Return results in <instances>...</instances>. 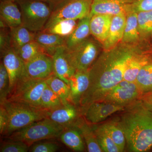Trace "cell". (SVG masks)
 <instances>
[{
	"label": "cell",
	"mask_w": 152,
	"mask_h": 152,
	"mask_svg": "<svg viewBox=\"0 0 152 152\" xmlns=\"http://www.w3.org/2000/svg\"><path fill=\"white\" fill-rule=\"evenodd\" d=\"M92 127L98 143L103 152H121L118 147L114 142L106 130L103 125L99 126L93 125Z\"/></svg>",
	"instance_id": "f1b7e54d"
},
{
	"label": "cell",
	"mask_w": 152,
	"mask_h": 152,
	"mask_svg": "<svg viewBox=\"0 0 152 152\" xmlns=\"http://www.w3.org/2000/svg\"><path fill=\"white\" fill-rule=\"evenodd\" d=\"M89 83V70L76 71L69 81L71 103L76 106H80L81 99L88 90Z\"/></svg>",
	"instance_id": "9a60e30c"
},
{
	"label": "cell",
	"mask_w": 152,
	"mask_h": 152,
	"mask_svg": "<svg viewBox=\"0 0 152 152\" xmlns=\"http://www.w3.org/2000/svg\"><path fill=\"white\" fill-rule=\"evenodd\" d=\"M15 50L25 64L38 55L45 53L42 48L35 41L26 44Z\"/></svg>",
	"instance_id": "d6a6232c"
},
{
	"label": "cell",
	"mask_w": 152,
	"mask_h": 152,
	"mask_svg": "<svg viewBox=\"0 0 152 152\" xmlns=\"http://www.w3.org/2000/svg\"><path fill=\"white\" fill-rule=\"evenodd\" d=\"M135 82L142 94L152 91V60L142 68Z\"/></svg>",
	"instance_id": "4dcf8cb0"
},
{
	"label": "cell",
	"mask_w": 152,
	"mask_h": 152,
	"mask_svg": "<svg viewBox=\"0 0 152 152\" xmlns=\"http://www.w3.org/2000/svg\"><path fill=\"white\" fill-rule=\"evenodd\" d=\"M47 86L46 80L25 79L17 84L7 100L41 108V96Z\"/></svg>",
	"instance_id": "52a82bcc"
},
{
	"label": "cell",
	"mask_w": 152,
	"mask_h": 152,
	"mask_svg": "<svg viewBox=\"0 0 152 152\" xmlns=\"http://www.w3.org/2000/svg\"><path fill=\"white\" fill-rule=\"evenodd\" d=\"M125 107L106 102H96L90 104L82 110L85 119L91 124L102 122L110 116L124 111Z\"/></svg>",
	"instance_id": "8fae6325"
},
{
	"label": "cell",
	"mask_w": 152,
	"mask_h": 152,
	"mask_svg": "<svg viewBox=\"0 0 152 152\" xmlns=\"http://www.w3.org/2000/svg\"><path fill=\"white\" fill-rule=\"evenodd\" d=\"M138 49L121 42L111 50H104L91 66L88 88L80 102L81 110L99 102L123 80L128 62Z\"/></svg>",
	"instance_id": "6da1fadb"
},
{
	"label": "cell",
	"mask_w": 152,
	"mask_h": 152,
	"mask_svg": "<svg viewBox=\"0 0 152 152\" xmlns=\"http://www.w3.org/2000/svg\"><path fill=\"white\" fill-rule=\"evenodd\" d=\"M92 3V0H63L55 6L46 26L63 19L83 18L89 15Z\"/></svg>",
	"instance_id": "ba28073f"
},
{
	"label": "cell",
	"mask_w": 152,
	"mask_h": 152,
	"mask_svg": "<svg viewBox=\"0 0 152 152\" xmlns=\"http://www.w3.org/2000/svg\"><path fill=\"white\" fill-rule=\"evenodd\" d=\"M9 118L7 129L4 136L8 137L14 132L47 117V110L21 103L7 100L3 105Z\"/></svg>",
	"instance_id": "3957f363"
},
{
	"label": "cell",
	"mask_w": 152,
	"mask_h": 152,
	"mask_svg": "<svg viewBox=\"0 0 152 152\" xmlns=\"http://www.w3.org/2000/svg\"><path fill=\"white\" fill-rule=\"evenodd\" d=\"M28 75L32 79L46 80L53 75L52 57L42 53L26 64Z\"/></svg>",
	"instance_id": "4fadbf2b"
},
{
	"label": "cell",
	"mask_w": 152,
	"mask_h": 152,
	"mask_svg": "<svg viewBox=\"0 0 152 152\" xmlns=\"http://www.w3.org/2000/svg\"><path fill=\"white\" fill-rule=\"evenodd\" d=\"M101 47L95 38L89 37L73 48L66 47V56L75 72L88 70L97 58Z\"/></svg>",
	"instance_id": "8992f818"
},
{
	"label": "cell",
	"mask_w": 152,
	"mask_h": 152,
	"mask_svg": "<svg viewBox=\"0 0 152 152\" xmlns=\"http://www.w3.org/2000/svg\"><path fill=\"white\" fill-rule=\"evenodd\" d=\"M59 137L63 143L71 149L76 151H84L85 147L83 137L78 130L75 127L65 128Z\"/></svg>",
	"instance_id": "d4e9b609"
},
{
	"label": "cell",
	"mask_w": 152,
	"mask_h": 152,
	"mask_svg": "<svg viewBox=\"0 0 152 152\" xmlns=\"http://www.w3.org/2000/svg\"><path fill=\"white\" fill-rule=\"evenodd\" d=\"M10 80V94L17 84L30 77L26 69V64L12 48L2 55Z\"/></svg>",
	"instance_id": "30bf717a"
},
{
	"label": "cell",
	"mask_w": 152,
	"mask_h": 152,
	"mask_svg": "<svg viewBox=\"0 0 152 152\" xmlns=\"http://www.w3.org/2000/svg\"><path fill=\"white\" fill-rule=\"evenodd\" d=\"M48 86L61 99L64 104L71 103L70 89L69 85L54 75L46 79Z\"/></svg>",
	"instance_id": "83f0119b"
},
{
	"label": "cell",
	"mask_w": 152,
	"mask_h": 152,
	"mask_svg": "<svg viewBox=\"0 0 152 152\" xmlns=\"http://www.w3.org/2000/svg\"><path fill=\"white\" fill-rule=\"evenodd\" d=\"M29 147L27 144L21 141L10 140L4 143L1 146V152H26L29 151Z\"/></svg>",
	"instance_id": "d590c367"
},
{
	"label": "cell",
	"mask_w": 152,
	"mask_h": 152,
	"mask_svg": "<svg viewBox=\"0 0 152 152\" xmlns=\"http://www.w3.org/2000/svg\"><path fill=\"white\" fill-rule=\"evenodd\" d=\"M126 19V15L124 13L113 16L107 37L102 45L104 50H111L121 42Z\"/></svg>",
	"instance_id": "e0dca14e"
},
{
	"label": "cell",
	"mask_w": 152,
	"mask_h": 152,
	"mask_svg": "<svg viewBox=\"0 0 152 152\" xmlns=\"http://www.w3.org/2000/svg\"><path fill=\"white\" fill-rule=\"evenodd\" d=\"M62 101L59 97L47 86L42 94L41 98V107L50 110L63 105Z\"/></svg>",
	"instance_id": "1f68e13d"
},
{
	"label": "cell",
	"mask_w": 152,
	"mask_h": 152,
	"mask_svg": "<svg viewBox=\"0 0 152 152\" xmlns=\"http://www.w3.org/2000/svg\"><path fill=\"white\" fill-rule=\"evenodd\" d=\"M58 149L56 144L52 142H45L33 145L29 151L32 152H55Z\"/></svg>",
	"instance_id": "74e56055"
},
{
	"label": "cell",
	"mask_w": 152,
	"mask_h": 152,
	"mask_svg": "<svg viewBox=\"0 0 152 152\" xmlns=\"http://www.w3.org/2000/svg\"><path fill=\"white\" fill-rule=\"evenodd\" d=\"M118 120L129 151L147 152L152 148V112L140 100L125 107Z\"/></svg>",
	"instance_id": "7a4b0ae2"
},
{
	"label": "cell",
	"mask_w": 152,
	"mask_h": 152,
	"mask_svg": "<svg viewBox=\"0 0 152 152\" xmlns=\"http://www.w3.org/2000/svg\"><path fill=\"white\" fill-rule=\"evenodd\" d=\"M90 15L79 20L77 26L69 36L66 37L65 46L70 49L84 41L90 37Z\"/></svg>",
	"instance_id": "7402d4cb"
},
{
	"label": "cell",
	"mask_w": 152,
	"mask_h": 152,
	"mask_svg": "<svg viewBox=\"0 0 152 152\" xmlns=\"http://www.w3.org/2000/svg\"><path fill=\"white\" fill-rule=\"evenodd\" d=\"M132 11L137 13L152 11V0H136L133 4Z\"/></svg>",
	"instance_id": "f35d334b"
},
{
	"label": "cell",
	"mask_w": 152,
	"mask_h": 152,
	"mask_svg": "<svg viewBox=\"0 0 152 152\" xmlns=\"http://www.w3.org/2000/svg\"><path fill=\"white\" fill-rule=\"evenodd\" d=\"M9 124V118L7 113L4 107L1 105L0 107V133L4 135L7 129Z\"/></svg>",
	"instance_id": "ab89813d"
},
{
	"label": "cell",
	"mask_w": 152,
	"mask_h": 152,
	"mask_svg": "<svg viewBox=\"0 0 152 152\" xmlns=\"http://www.w3.org/2000/svg\"><path fill=\"white\" fill-rule=\"evenodd\" d=\"M64 129L47 118L15 131L7 137L10 140L23 142L30 147L39 141L59 137Z\"/></svg>",
	"instance_id": "5b68a950"
},
{
	"label": "cell",
	"mask_w": 152,
	"mask_h": 152,
	"mask_svg": "<svg viewBox=\"0 0 152 152\" xmlns=\"http://www.w3.org/2000/svg\"><path fill=\"white\" fill-rule=\"evenodd\" d=\"M73 126L77 128L81 134L86 145L88 152H103L98 143L92 127L87 124L83 118L80 117Z\"/></svg>",
	"instance_id": "603a6c76"
},
{
	"label": "cell",
	"mask_w": 152,
	"mask_h": 152,
	"mask_svg": "<svg viewBox=\"0 0 152 152\" xmlns=\"http://www.w3.org/2000/svg\"><path fill=\"white\" fill-rule=\"evenodd\" d=\"M66 50L65 45L59 47L52 56V58L54 75L69 85L70 79L75 71L67 58Z\"/></svg>",
	"instance_id": "2e32d148"
},
{
	"label": "cell",
	"mask_w": 152,
	"mask_h": 152,
	"mask_svg": "<svg viewBox=\"0 0 152 152\" xmlns=\"http://www.w3.org/2000/svg\"><path fill=\"white\" fill-rule=\"evenodd\" d=\"M10 94V80L8 74L3 62L0 64V104L3 105Z\"/></svg>",
	"instance_id": "e575fe53"
},
{
	"label": "cell",
	"mask_w": 152,
	"mask_h": 152,
	"mask_svg": "<svg viewBox=\"0 0 152 152\" xmlns=\"http://www.w3.org/2000/svg\"><path fill=\"white\" fill-rule=\"evenodd\" d=\"M66 37L44 31L36 33L35 41L43 50L44 53L53 56L57 48L65 45Z\"/></svg>",
	"instance_id": "ffe728a7"
},
{
	"label": "cell",
	"mask_w": 152,
	"mask_h": 152,
	"mask_svg": "<svg viewBox=\"0 0 152 152\" xmlns=\"http://www.w3.org/2000/svg\"><path fill=\"white\" fill-rule=\"evenodd\" d=\"M21 12L22 26L34 32L42 31L54 7L44 0H16Z\"/></svg>",
	"instance_id": "277c9868"
},
{
	"label": "cell",
	"mask_w": 152,
	"mask_h": 152,
	"mask_svg": "<svg viewBox=\"0 0 152 152\" xmlns=\"http://www.w3.org/2000/svg\"><path fill=\"white\" fill-rule=\"evenodd\" d=\"M126 15V25L121 42L133 45L137 43L140 38L138 26L137 13L131 11Z\"/></svg>",
	"instance_id": "cb8c5ba5"
},
{
	"label": "cell",
	"mask_w": 152,
	"mask_h": 152,
	"mask_svg": "<svg viewBox=\"0 0 152 152\" xmlns=\"http://www.w3.org/2000/svg\"><path fill=\"white\" fill-rule=\"evenodd\" d=\"M44 1H46L48 2L51 4L54 7L57 4H58L63 0H44Z\"/></svg>",
	"instance_id": "b9f144b4"
},
{
	"label": "cell",
	"mask_w": 152,
	"mask_h": 152,
	"mask_svg": "<svg viewBox=\"0 0 152 152\" xmlns=\"http://www.w3.org/2000/svg\"><path fill=\"white\" fill-rule=\"evenodd\" d=\"M1 1H12L15 2L16 0H1Z\"/></svg>",
	"instance_id": "7bdbcfd3"
},
{
	"label": "cell",
	"mask_w": 152,
	"mask_h": 152,
	"mask_svg": "<svg viewBox=\"0 0 152 152\" xmlns=\"http://www.w3.org/2000/svg\"><path fill=\"white\" fill-rule=\"evenodd\" d=\"M10 29L11 46L15 50L35 41L36 33L31 31L22 25Z\"/></svg>",
	"instance_id": "484cf974"
},
{
	"label": "cell",
	"mask_w": 152,
	"mask_h": 152,
	"mask_svg": "<svg viewBox=\"0 0 152 152\" xmlns=\"http://www.w3.org/2000/svg\"></svg>",
	"instance_id": "ee69618b"
},
{
	"label": "cell",
	"mask_w": 152,
	"mask_h": 152,
	"mask_svg": "<svg viewBox=\"0 0 152 152\" xmlns=\"http://www.w3.org/2000/svg\"><path fill=\"white\" fill-rule=\"evenodd\" d=\"M79 20H60L47 25L42 30L44 31L67 37L75 28Z\"/></svg>",
	"instance_id": "4316f807"
},
{
	"label": "cell",
	"mask_w": 152,
	"mask_h": 152,
	"mask_svg": "<svg viewBox=\"0 0 152 152\" xmlns=\"http://www.w3.org/2000/svg\"><path fill=\"white\" fill-rule=\"evenodd\" d=\"M152 60L149 55L138 50L133 55L126 67L123 80L130 82H135L139 72L144 66Z\"/></svg>",
	"instance_id": "44dd1931"
},
{
	"label": "cell",
	"mask_w": 152,
	"mask_h": 152,
	"mask_svg": "<svg viewBox=\"0 0 152 152\" xmlns=\"http://www.w3.org/2000/svg\"><path fill=\"white\" fill-rule=\"evenodd\" d=\"M139 100L146 107L152 112V91L143 94Z\"/></svg>",
	"instance_id": "60d3db41"
},
{
	"label": "cell",
	"mask_w": 152,
	"mask_h": 152,
	"mask_svg": "<svg viewBox=\"0 0 152 152\" xmlns=\"http://www.w3.org/2000/svg\"><path fill=\"white\" fill-rule=\"evenodd\" d=\"M103 125L121 152L124 151L126 144V137L119 121H111Z\"/></svg>",
	"instance_id": "f546056e"
},
{
	"label": "cell",
	"mask_w": 152,
	"mask_h": 152,
	"mask_svg": "<svg viewBox=\"0 0 152 152\" xmlns=\"http://www.w3.org/2000/svg\"><path fill=\"white\" fill-rule=\"evenodd\" d=\"M136 0H92L90 16L96 14L115 15L132 11Z\"/></svg>",
	"instance_id": "7c38bea8"
},
{
	"label": "cell",
	"mask_w": 152,
	"mask_h": 152,
	"mask_svg": "<svg viewBox=\"0 0 152 152\" xmlns=\"http://www.w3.org/2000/svg\"><path fill=\"white\" fill-rule=\"evenodd\" d=\"M15 2L1 1L0 17L2 21L9 28L22 25V14Z\"/></svg>",
	"instance_id": "d6986e66"
},
{
	"label": "cell",
	"mask_w": 152,
	"mask_h": 152,
	"mask_svg": "<svg viewBox=\"0 0 152 152\" xmlns=\"http://www.w3.org/2000/svg\"><path fill=\"white\" fill-rule=\"evenodd\" d=\"M113 17L106 14H96L91 17V34L102 45L107 37Z\"/></svg>",
	"instance_id": "ac0fdd59"
},
{
	"label": "cell",
	"mask_w": 152,
	"mask_h": 152,
	"mask_svg": "<svg viewBox=\"0 0 152 152\" xmlns=\"http://www.w3.org/2000/svg\"><path fill=\"white\" fill-rule=\"evenodd\" d=\"M47 117L65 129L73 126L80 118L77 106L70 103L48 110Z\"/></svg>",
	"instance_id": "5bb4252c"
},
{
	"label": "cell",
	"mask_w": 152,
	"mask_h": 152,
	"mask_svg": "<svg viewBox=\"0 0 152 152\" xmlns=\"http://www.w3.org/2000/svg\"><path fill=\"white\" fill-rule=\"evenodd\" d=\"M137 21L140 37L147 36L152 32V11L137 12Z\"/></svg>",
	"instance_id": "836d02e7"
},
{
	"label": "cell",
	"mask_w": 152,
	"mask_h": 152,
	"mask_svg": "<svg viewBox=\"0 0 152 152\" xmlns=\"http://www.w3.org/2000/svg\"><path fill=\"white\" fill-rule=\"evenodd\" d=\"M7 28H1L0 32V50L1 56L6 51L12 48L10 31H8Z\"/></svg>",
	"instance_id": "8d00e7d4"
},
{
	"label": "cell",
	"mask_w": 152,
	"mask_h": 152,
	"mask_svg": "<svg viewBox=\"0 0 152 152\" xmlns=\"http://www.w3.org/2000/svg\"><path fill=\"white\" fill-rule=\"evenodd\" d=\"M142 94L136 82L123 80L113 87L99 102H106L126 107L139 99Z\"/></svg>",
	"instance_id": "9c48e42d"
}]
</instances>
